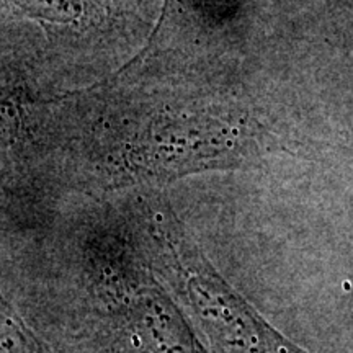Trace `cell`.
I'll return each mask as SVG.
<instances>
[{"label": "cell", "mask_w": 353, "mask_h": 353, "mask_svg": "<svg viewBox=\"0 0 353 353\" xmlns=\"http://www.w3.org/2000/svg\"><path fill=\"white\" fill-rule=\"evenodd\" d=\"M196 307L226 353H307L281 337L218 276L196 280Z\"/></svg>", "instance_id": "obj_1"}]
</instances>
